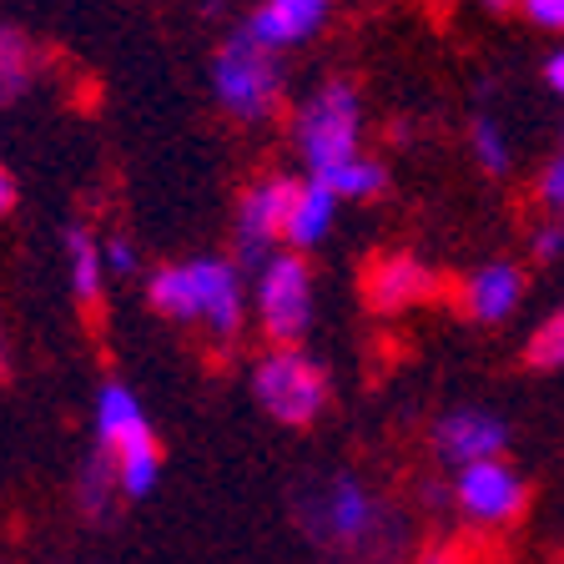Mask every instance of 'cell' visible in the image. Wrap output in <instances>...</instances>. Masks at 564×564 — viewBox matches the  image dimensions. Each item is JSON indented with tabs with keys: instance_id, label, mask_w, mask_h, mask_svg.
<instances>
[{
	"instance_id": "obj_4",
	"label": "cell",
	"mask_w": 564,
	"mask_h": 564,
	"mask_svg": "<svg viewBox=\"0 0 564 564\" xmlns=\"http://www.w3.org/2000/svg\"><path fill=\"white\" fill-rule=\"evenodd\" d=\"M252 393H258L262 413L282 429H307L317 413L328 409V368L307 358L303 348H272L258 368H252Z\"/></svg>"
},
{
	"instance_id": "obj_10",
	"label": "cell",
	"mask_w": 564,
	"mask_h": 564,
	"mask_svg": "<svg viewBox=\"0 0 564 564\" xmlns=\"http://www.w3.org/2000/svg\"><path fill=\"white\" fill-rule=\"evenodd\" d=\"M364 293L378 313H403V307H419L438 293V278L423 268L419 258H403V252H388L373 268L364 272Z\"/></svg>"
},
{
	"instance_id": "obj_16",
	"label": "cell",
	"mask_w": 564,
	"mask_h": 564,
	"mask_svg": "<svg viewBox=\"0 0 564 564\" xmlns=\"http://www.w3.org/2000/svg\"><path fill=\"white\" fill-rule=\"evenodd\" d=\"M35 70H41V51L25 31L15 25H0V106H11L15 96L31 91Z\"/></svg>"
},
{
	"instance_id": "obj_13",
	"label": "cell",
	"mask_w": 564,
	"mask_h": 564,
	"mask_svg": "<svg viewBox=\"0 0 564 564\" xmlns=\"http://www.w3.org/2000/svg\"><path fill=\"white\" fill-rule=\"evenodd\" d=\"M519 293H524V272L514 262H489L464 282V313L474 323H505L519 307Z\"/></svg>"
},
{
	"instance_id": "obj_28",
	"label": "cell",
	"mask_w": 564,
	"mask_h": 564,
	"mask_svg": "<svg viewBox=\"0 0 564 564\" xmlns=\"http://www.w3.org/2000/svg\"><path fill=\"white\" fill-rule=\"evenodd\" d=\"M489 11H509V6H519V0H484Z\"/></svg>"
},
{
	"instance_id": "obj_5",
	"label": "cell",
	"mask_w": 564,
	"mask_h": 564,
	"mask_svg": "<svg viewBox=\"0 0 564 564\" xmlns=\"http://www.w3.org/2000/svg\"><path fill=\"white\" fill-rule=\"evenodd\" d=\"M358 117H364L358 111V91L348 82L317 86L307 96V106L297 111V127H293L303 162L313 172H323V166H338L348 156H358Z\"/></svg>"
},
{
	"instance_id": "obj_3",
	"label": "cell",
	"mask_w": 564,
	"mask_h": 564,
	"mask_svg": "<svg viewBox=\"0 0 564 564\" xmlns=\"http://www.w3.org/2000/svg\"><path fill=\"white\" fill-rule=\"evenodd\" d=\"M212 91L227 117L237 121H268L282 101V61L278 51L258 46L247 31H237L217 61H212Z\"/></svg>"
},
{
	"instance_id": "obj_12",
	"label": "cell",
	"mask_w": 564,
	"mask_h": 564,
	"mask_svg": "<svg viewBox=\"0 0 564 564\" xmlns=\"http://www.w3.org/2000/svg\"><path fill=\"white\" fill-rule=\"evenodd\" d=\"M328 21V0H262L258 11L247 15L242 31L268 51H282V46H297L317 25Z\"/></svg>"
},
{
	"instance_id": "obj_2",
	"label": "cell",
	"mask_w": 564,
	"mask_h": 564,
	"mask_svg": "<svg viewBox=\"0 0 564 564\" xmlns=\"http://www.w3.org/2000/svg\"><path fill=\"white\" fill-rule=\"evenodd\" d=\"M303 529L338 554H358V550L368 554L373 540L388 529V509L364 479L333 474L303 499Z\"/></svg>"
},
{
	"instance_id": "obj_9",
	"label": "cell",
	"mask_w": 564,
	"mask_h": 564,
	"mask_svg": "<svg viewBox=\"0 0 564 564\" xmlns=\"http://www.w3.org/2000/svg\"><path fill=\"white\" fill-rule=\"evenodd\" d=\"M505 444H509L505 419H494V413H484V409H454V413H444L438 429H434L438 458H448L454 469H464V464H484V458H499Z\"/></svg>"
},
{
	"instance_id": "obj_24",
	"label": "cell",
	"mask_w": 564,
	"mask_h": 564,
	"mask_svg": "<svg viewBox=\"0 0 564 564\" xmlns=\"http://www.w3.org/2000/svg\"><path fill=\"white\" fill-rule=\"evenodd\" d=\"M101 252H106V268L121 272V278H131V272L141 268V262H137V247H131L127 237H111V242H106Z\"/></svg>"
},
{
	"instance_id": "obj_15",
	"label": "cell",
	"mask_w": 564,
	"mask_h": 564,
	"mask_svg": "<svg viewBox=\"0 0 564 564\" xmlns=\"http://www.w3.org/2000/svg\"><path fill=\"white\" fill-rule=\"evenodd\" d=\"M117 505H121V489H117L111 454L96 448L82 464V474H76V509H82V519H91V524H106V519L117 514Z\"/></svg>"
},
{
	"instance_id": "obj_1",
	"label": "cell",
	"mask_w": 564,
	"mask_h": 564,
	"mask_svg": "<svg viewBox=\"0 0 564 564\" xmlns=\"http://www.w3.org/2000/svg\"><path fill=\"white\" fill-rule=\"evenodd\" d=\"M147 303L172 323H192L217 343H232L242 333V272L227 258L166 262L147 282Z\"/></svg>"
},
{
	"instance_id": "obj_11",
	"label": "cell",
	"mask_w": 564,
	"mask_h": 564,
	"mask_svg": "<svg viewBox=\"0 0 564 564\" xmlns=\"http://www.w3.org/2000/svg\"><path fill=\"white\" fill-rule=\"evenodd\" d=\"M152 423H147V409H141V399L131 393L121 378H111V383H101V393H96V444H101V454H127V448H141L152 444Z\"/></svg>"
},
{
	"instance_id": "obj_19",
	"label": "cell",
	"mask_w": 564,
	"mask_h": 564,
	"mask_svg": "<svg viewBox=\"0 0 564 564\" xmlns=\"http://www.w3.org/2000/svg\"><path fill=\"white\" fill-rule=\"evenodd\" d=\"M111 469H117V489L121 499H147L162 479V444H141V448H127V454L111 458Z\"/></svg>"
},
{
	"instance_id": "obj_21",
	"label": "cell",
	"mask_w": 564,
	"mask_h": 564,
	"mask_svg": "<svg viewBox=\"0 0 564 564\" xmlns=\"http://www.w3.org/2000/svg\"><path fill=\"white\" fill-rule=\"evenodd\" d=\"M474 152H479L484 172H494V176L509 172V147H505V137H499V127H494L489 117L474 121Z\"/></svg>"
},
{
	"instance_id": "obj_18",
	"label": "cell",
	"mask_w": 564,
	"mask_h": 564,
	"mask_svg": "<svg viewBox=\"0 0 564 564\" xmlns=\"http://www.w3.org/2000/svg\"><path fill=\"white\" fill-rule=\"evenodd\" d=\"M66 262H70V293L82 303H101L106 252L96 247V237L86 227H66Z\"/></svg>"
},
{
	"instance_id": "obj_7",
	"label": "cell",
	"mask_w": 564,
	"mask_h": 564,
	"mask_svg": "<svg viewBox=\"0 0 564 564\" xmlns=\"http://www.w3.org/2000/svg\"><path fill=\"white\" fill-rule=\"evenodd\" d=\"M297 187L303 182L282 172L247 187L242 207H237V262L242 268H262L272 258V242H282V232H288V212H293Z\"/></svg>"
},
{
	"instance_id": "obj_25",
	"label": "cell",
	"mask_w": 564,
	"mask_h": 564,
	"mask_svg": "<svg viewBox=\"0 0 564 564\" xmlns=\"http://www.w3.org/2000/svg\"><path fill=\"white\" fill-rule=\"evenodd\" d=\"M534 258H544V262L564 258V223H544L534 232Z\"/></svg>"
},
{
	"instance_id": "obj_8",
	"label": "cell",
	"mask_w": 564,
	"mask_h": 564,
	"mask_svg": "<svg viewBox=\"0 0 564 564\" xmlns=\"http://www.w3.org/2000/svg\"><path fill=\"white\" fill-rule=\"evenodd\" d=\"M454 505L458 514L469 524L484 529H499V524H514L529 505V489L505 458H484V464H464L454 479Z\"/></svg>"
},
{
	"instance_id": "obj_23",
	"label": "cell",
	"mask_w": 564,
	"mask_h": 564,
	"mask_svg": "<svg viewBox=\"0 0 564 564\" xmlns=\"http://www.w3.org/2000/svg\"><path fill=\"white\" fill-rule=\"evenodd\" d=\"M524 6V15L534 25H544V31H564V0H519Z\"/></svg>"
},
{
	"instance_id": "obj_14",
	"label": "cell",
	"mask_w": 564,
	"mask_h": 564,
	"mask_svg": "<svg viewBox=\"0 0 564 564\" xmlns=\"http://www.w3.org/2000/svg\"><path fill=\"white\" fill-rule=\"evenodd\" d=\"M333 217H338V197H333L323 182H303L293 197V212H288V242L297 247V252H307V247H317L323 237L333 232Z\"/></svg>"
},
{
	"instance_id": "obj_17",
	"label": "cell",
	"mask_w": 564,
	"mask_h": 564,
	"mask_svg": "<svg viewBox=\"0 0 564 564\" xmlns=\"http://www.w3.org/2000/svg\"><path fill=\"white\" fill-rule=\"evenodd\" d=\"M323 187L333 192L338 202H368L378 197V192L388 187V172L383 162H373V156H348V162L338 166H323V172H313Z\"/></svg>"
},
{
	"instance_id": "obj_20",
	"label": "cell",
	"mask_w": 564,
	"mask_h": 564,
	"mask_svg": "<svg viewBox=\"0 0 564 564\" xmlns=\"http://www.w3.org/2000/svg\"><path fill=\"white\" fill-rule=\"evenodd\" d=\"M524 364L540 368V373H550V368H564V307H554V313L544 317L540 328L529 333Z\"/></svg>"
},
{
	"instance_id": "obj_27",
	"label": "cell",
	"mask_w": 564,
	"mask_h": 564,
	"mask_svg": "<svg viewBox=\"0 0 564 564\" xmlns=\"http://www.w3.org/2000/svg\"><path fill=\"white\" fill-rule=\"evenodd\" d=\"M11 202H15V187H11V176H6V166H0V217L11 212Z\"/></svg>"
},
{
	"instance_id": "obj_26",
	"label": "cell",
	"mask_w": 564,
	"mask_h": 564,
	"mask_svg": "<svg viewBox=\"0 0 564 564\" xmlns=\"http://www.w3.org/2000/svg\"><path fill=\"white\" fill-rule=\"evenodd\" d=\"M544 82H550V86H554V91H560V96H564V51H554V56H550V61H544Z\"/></svg>"
},
{
	"instance_id": "obj_22",
	"label": "cell",
	"mask_w": 564,
	"mask_h": 564,
	"mask_svg": "<svg viewBox=\"0 0 564 564\" xmlns=\"http://www.w3.org/2000/svg\"><path fill=\"white\" fill-rule=\"evenodd\" d=\"M540 207L550 212V223H564V141H560V152H554V162L544 166V176H540Z\"/></svg>"
},
{
	"instance_id": "obj_6",
	"label": "cell",
	"mask_w": 564,
	"mask_h": 564,
	"mask_svg": "<svg viewBox=\"0 0 564 564\" xmlns=\"http://www.w3.org/2000/svg\"><path fill=\"white\" fill-rule=\"evenodd\" d=\"M258 323L272 348H297L313 323V272L297 252H272L258 268Z\"/></svg>"
}]
</instances>
